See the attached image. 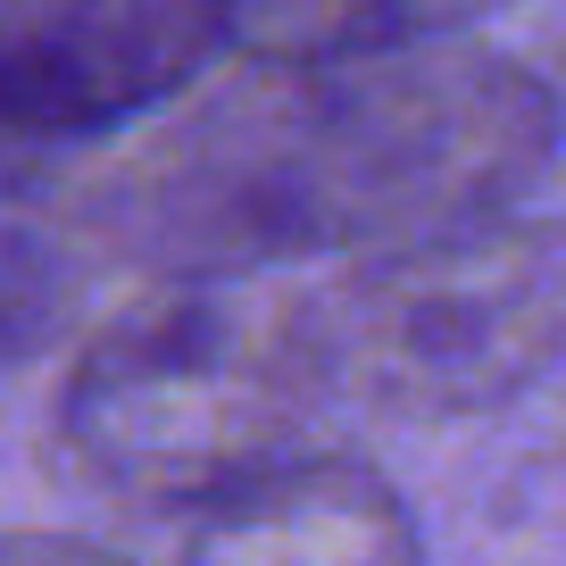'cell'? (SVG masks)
<instances>
[{
	"mask_svg": "<svg viewBox=\"0 0 566 566\" xmlns=\"http://www.w3.org/2000/svg\"><path fill=\"white\" fill-rule=\"evenodd\" d=\"M566 150L542 67L483 42L242 59L84 150L125 275L342 266L516 217Z\"/></svg>",
	"mask_w": 566,
	"mask_h": 566,
	"instance_id": "1",
	"label": "cell"
},
{
	"mask_svg": "<svg viewBox=\"0 0 566 566\" xmlns=\"http://www.w3.org/2000/svg\"><path fill=\"white\" fill-rule=\"evenodd\" d=\"M301 266L142 283L75 342L59 450L92 492L200 509L250 475L350 450Z\"/></svg>",
	"mask_w": 566,
	"mask_h": 566,
	"instance_id": "2",
	"label": "cell"
},
{
	"mask_svg": "<svg viewBox=\"0 0 566 566\" xmlns=\"http://www.w3.org/2000/svg\"><path fill=\"white\" fill-rule=\"evenodd\" d=\"M342 424H459L566 367V226L483 217L408 250L301 266Z\"/></svg>",
	"mask_w": 566,
	"mask_h": 566,
	"instance_id": "3",
	"label": "cell"
},
{
	"mask_svg": "<svg viewBox=\"0 0 566 566\" xmlns=\"http://www.w3.org/2000/svg\"><path fill=\"white\" fill-rule=\"evenodd\" d=\"M226 59V0H0V176L134 134Z\"/></svg>",
	"mask_w": 566,
	"mask_h": 566,
	"instance_id": "4",
	"label": "cell"
},
{
	"mask_svg": "<svg viewBox=\"0 0 566 566\" xmlns=\"http://www.w3.org/2000/svg\"><path fill=\"white\" fill-rule=\"evenodd\" d=\"M176 516L184 533L167 566H424L408 500L358 450L292 459Z\"/></svg>",
	"mask_w": 566,
	"mask_h": 566,
	"instance_id": "5",
	"label": "cell"
},
{
	"mask_svg": "<svg viewBox=\"0 0 566 566\" xmlns=\"http://www.w3.org/2000/svg\"><path fill=\"white\" fill-rule=\"evenodd\" d=\"M134 292L84 159L0 176V367L84 342Z\"/></svg>",
	"mask_w": 566,
	"mask_h": 566,
	"instance_id": "6",
	"label": "cell"
},
{
	"mask_svg": "<svg viewBox=\"0 0 566 566\" xmlns=\"http://www.w3.org/2000/svg\"><path fill=\"white\" fill-rule=\"evenodd\" d=\"M500 0H226V34L242 59H350L459 42Z\"/></svg>",
	"mask_w": 566,
	"mask_h": 566,
	"instance_id": "7",
	"label": "cell"
},
{
	"mask_svg": "<svg viewBox=\"0 0 566 566\" xmlns=\"http://www.w3.org/2000/svg\"><path fill=\"white\" fill-rule=\"evenodd\" d=\"M0 566H125L84 533H0Z\"/></svg>",
	"mask_w": 566,
	"mask_h": 566,
	"instance_id": "8",
	"label": "cell"
}]
</instances>
